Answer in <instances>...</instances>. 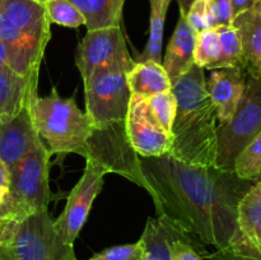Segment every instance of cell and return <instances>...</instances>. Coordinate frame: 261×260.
<instances>
[{
	"instance_id": "obj_1",
	"label": "cell",
	"mask_w": 261,
	"mask_h": 260,
	"mask_svg": "<svg viewBox=\"0 0 261 260\" xmlns=\"http://www.w3.org/2000/svg\"><path fill=\"white\" fill-rule=\"evenodd\" d=\"M158 214L168 217L204 246L227 247L237 228L239 205L255 181L216 166L184 163L172 155L140 157Z\"/></svg>"
},
{
	"instance_id": "obj_2",
	"label": "cell",
	"mask_w": 261,
	"mask_h": 260,
	"mask_svg": "<svg viewBox=\"0 0 261 260\" xmlns=\"http://www.w3.org/2000/svg\"><path fill=\"white\" fill-rule=\"evenodd\" d=\"M177 110L168 154L184 163L211 167L217 155V114L206 92L204 69L194 64L172 84Z\"/></svg>"
},
{
	"instance_id": "obj_3",
	"label": "cell",
	"mask_w": 261,
	"mask_h": 260,
	"mask_svg": "<svg viewBox=\"0 0 261 260\" xmlns=\"http://www.w3.org/2000/svg\"><path fill=\"white\" fill-rule=\"evenodd\" d=\"M36 129L45 139L51 154H86L92 132L91 119L76 106L74 97L63 98L56 88L46 97H36L32 105Z\"/></svg>"
},
{
	"instance_id": "obj_4",
	"label": "cell",
	"mask_w": 261,
	"mask_h": 260,
	"mask_svg": "<svg viewBox=\"0 0 261 260\" xmlns=\"http://www.w3.org/2000/svg\"><path fill=\"white\" fill-rule=\"evenodd\" d=\"M50 157V150L40 139L25 157L9 168V194L2 212L20 221L30 214L48 209Z\"/></svg>"
},
{
	"instance_id": "obj_5",
	"label": "cell",
	"mask_w": 261,
	"mask_h": 260,
	"mask_svg": "<svg viewBox=\"0 0 261 260\" xmlns=\"http://www.w3.org/2000/svg\"><path fill=\"white\" fill-rule=\"evenodd\" d=\"M261 133V76L247 74L246 86L236 111L228 121L217 125L214 166L233 171L234 161Z\"/></svg>"
},
{
	"instance_id": "obj_6",
	"label": "cell",
	"mask_w": 261,
	"mask_h": 260,
	"mask_svg": "<svg viewBox=\"0 0 261 260\" xmlns=\"http://www.w3.org/2000/svg\"><path fill=\"white\" fill-rule=\"evenodd\" d=\"M134 64L135 61L98 66L83 81L86 114L93 126L125 121L132 98L126 73Z\"/></svg>"
},
{
	"instance_id": "obj_7",
	"label": "cell",
	"mask_w": 261,
	"mask_h": 260,
	"mask_svg": "<svg viewBox=\"0 0 261 260\" xmlns=\"http://www.w3.org/2000/svg\"><path fill=\"white\" fill-rule=\"evenodd\" d=\"M84 158L99 166L106 173H117L152 193L143 176L140 155L127 138L125 121L92 127Z\"/></svg>"
},
{
	"instance_id": "obj_8",
	"label": "cell",
	"mask_w": 261,
	"mask_h": 260,
	"mask_svg": "<svg viewBox=\"0 0 261 260\" xmlns=\"http://www.w3.org/2000/svg\"><path fill=\"white\" fill-rule=\"evenodd\" d=\"M17 260H76L73 245L66 244L54 227L48 209L20 219L13 233Z\"/></svg>"
},
{
	"instance_id": "obj_9",
	"label": "cell",
	"mask_w": 261,
	"mask_h": 260,
	"mask_svg": "<svg viewBox=\"0 0 261 260\" xmlns=\"http://www.w3.org/2000/svg\"><path fill=\"white\" fill-rule=\"evenodd\" d=\"M105 175L106 172L99 166L87 161L83 175L69 193L63 213L54 221L56 232L66 244L74 245L83 228L92 204L101 191Z\"/></svg>"
},
{
	"instance_id": "obj_10",
	"label": "cell",
	"mask_w": 261,
	"mask_h": 260,
	"mask_svg": "<svg viewBox=\"0 0 261 260\" xmlns=\"http://www.w3.org/2000/svg\"><path fill=\"white\" fill-rule=\"evenodd\" d=\"M133 61L126 48L121 25L87 31L76 48L75 64L83 81L98 66Z\"/></svg>"
},
{
	"instance_id": "obj_11",
	"label": "cell",
	"mask_w": 261,
	"mask_h": 260,
	"mask_svg": "<svg viewBox=\"0 0 261 260\" xmlns=\"http://www.w3.org/2000/svg\"><path fill=\"white\" fill-rule=\"evenodd\" d=\"M125 129L130 144L140 157H160L170 152L171 135L154 119L145 97L132 94Z\"/></svg>"
},
{
	"instance_id": "obj_12",
	"label": "cell",
	"mask_w": 261,
	"mask_h": 260,
	"mask_svg": "<svg viewBox=\"0 0 261 260\" xmlns=\"http://www.w3.org/2000/svg\"><path fill=\"white\" fill-rule=\"evenodd\" d=\"M226 249V247H224ZM227 249L261 260V183L255 181L239 205L237 228Z\"/></svg>"
},
{
	"instance_id": "obj_13",
	"label": "cell",
	"mask_w": 261,
	"mask_h": 260,
	"mask_svg": "<svg viewBox=\"0 0 261 260\" xmlns=\"http://www.w3.org/2000/svg\"><path fill=\"white\" fill-rule=\"evenodd\" d=\"M33 101L35 98L14 117L0 122V160L9 168L25 157L41 139L33 119Z\"/></svg>"
},
{
	"instance_id": "obj_14",
	"label": "cell",
	"mask_w": 261,
	"mask_h": 260,
	"mask_svg": "<svg viewBox=\"0 0 261 260\" xmlns=\"http://www.w3.org/2000/svg\"><path fill=\"white\" fill-rule=\"evenodd\" d=\"M0 40L8 55V65L20 75H40L46 45L33 40L0 13Z\"/></svg>"
},
{
	"instance_id": "obj_15",
	"label": "cell",
	"mask_w": 261,
	"mask_h": 260,
	"mask_svg": "<svg viewBox=\"0 0 261 260\" xmlns=\"http://www.w3.org/2000/svg\"><path fill=\"white\" fill-rule=\"evenodd\" d=\"M247 73L240 68L213 69L205 79L206 92L219 122L228 121L236 111L246 86Z\"/></svg>"
},
{
	"instance_id": "obj_16",
	"label": "cell",
	"mask_w": 261,
	"mask_h": 260,
	"mask_svg": "<svg viewBox=\"0 0 261 260\" xmlns=\"http://www.w3.org/2000/svg\"><path fill=\"white\" fill-rule=\"evenodd\" d=\"M0 13L33 40L47 46L51 22L41 0H0Z\"/></svg>"
},
{
	"instance_id": "obj_17",
	"label": "cell",
	"mask_w": 261,
	"mask_h": 260,
	"mask_svg": "<svg viewBox=\"0 0 261 260\" xmlns=\"http://www.w3.org/2000/svg\"><path fill=\"white\" fill-rule=\"evenodd\" d=\"M38 75H20L9 65H0V122L14 117L38 96Z\"/></svg>"
},
{
	"instance_id": "obj_18",
	"label": "cell",
	"mask_w": 261,
	"mask_h": 260,
	"mask_svg": "<svg viewBox=\"0 0 261 260\" xmlns=\"http://www.w3.org/2000/svg\"><path fill=\"white\" fill-rule=\"evenodd\" d=\"M232 25L241 42L245 70L250 75L261 76V0L234 15Z\"/></svg>"
},
{
	"instance_id": "obj_19",
	"label": "cell",
	"mask_w": 261,
	"mask_h": 260,
	"mask_svg": "<svg viewBox=\"0 0 261 260\" xmlns=\"http://www.w3.org/2000/svg\"><path fill=\"white\" fill-rule=\"evenodd\" d=\"M195 36V31L190 27L186 18L180 14L162 61V65L170 78L171 84L175 83L194 65Z\"/></svg>"
},
{
	"instance_id": "obj_20",
	"label": "cell",
	"mask_w": 261,
	"mask_h": 260,
	"mask_svg": "<svg viewBox=\"0 0 261 260\" xmlns=\"http://www.w3.org/2000/svg\"><path fill=\"white\" fill-rule=\"evenodd\" d=\"M126 78L132 94L145 98L172 89L162 63L154 60L135 61L134 66L126 73Z\"/></svg>"
},
{
	"instance_id": "obj_21",
	"label": "cell",
	"mask_w": 261,
	"mask_h": 260,
	"mask_svg": "<svg viewBox=\"0 0 261 260\" xmlns=\"http://www.w3.org/2000/svg\"><path fill=\"white\" fill-rule=\"evenodd\" d=\"M86 19L89 30L121 25L125 0H69Z\"/></svg>"
},
{
	"instance_id": "obj_22",
	"label": "cell",
	"mask_w": 261,
	"mask_h": 260,
	"mask_svg": "<svg viewBox=\"0 0 261 260\" xmlns=\"http://www.w3.org/2000/svg\"><path fill=\"white\" fill-rule=\"evenodd\" d=\"M150 19H149V38L144 51L138 56V61L154 60L162 63V42L165 32L166 15L171 0H149Z\"/></svg>"
},
{
	"instance_id": "obj_23",
	"label": "cell",
	"mask_w": 261,
	"mask_h": 260,
	"mask_svg": "<svg viewBox=\"0 0 261 260\" xmlns=\"http://www.w3.org/2000/svg\"><path fill=\"white\" fill-rule=\"evenodd\" d=\"M217 28L219 37L221 53L213 69L221 68H240L245 69L242 59V48L239 35L233 25H219Z\"/></svg>"
},
{
	"instance_id": "obj_24",
	"label": "cell",
	"mask_w": 261,
	"mask_h": 260,
	"mask_svg": "<svg viewBox=\"0 0 261 260\" xmlns=\"http://www.w3.org/2000/svg\"><path fill=\"white\" fill-rule=\"evenodd\" d=\"M221 53L217 28H208L195 36L194 45V64L203 69L213 70Z\"/></svg>"
},
{
	"instance_id": "obj_25",
	"label": "cell",
	"mask_w": 261,
	"mask_h": 260,
	"mask_svg": "<svg viewBox=\"0 0 261 260\" xmlns=\"http://www.w3.org/2000/svg\"><path fill=\"white\" fill-rule=\"evenodd\" d=\"M233 171L244 180L255 181L261 175V133L240 153Z\"/></svg>"
},
{
	"instance_id": "obj_26",
	"label": "cell",
	"mask_w": 261,
	"mask_h": 260,
	"mask_svg": "<svg viewBox=\"0 0 261 260\" xmlns=\"http://www.w3.org/2000/svg\"><path fill=\"white\" fill-rule=\"evenodd\" d=\"M46 10L51 24L63 25L68 28H78L86 24V19L69 0H46Z\"/></svg>"
},
{
	"instance_id": "obj_27",
	"label": "cell",
	"mask_w": 261,
	"mask_h": 260,
	"mask_svg": "<svg viewBox=\"0 0 261 260\" xmlns=\"http://www.w3.org/2000/svg\"><path fill=\"white\" fill-rule=\"evenodd\" d=\"M148 103L158 124L171 135L176 110H177V101L172 89L148 97Z\"/></svg>"
},
{
	"instance_id": "obj_28",
	"label": "cell",
	"mask_w": 261,
	"mask_h": 260,
	"mask_svg": "<svg viewBox=\"0 0 261 260\" xmlns=\"http://www.w3.org/2000/svg\"><path fill=\"white\" fill-rule=\"evenodd\" d=\"M145 247L142 240L134 244L117 245L97 252L88 260H144Z\"/></svg>"
},
{
	"instance_id": "obj_29",
	"label": "cell",
	"mask_w": 261,
	"mask_h": 260,
	"mask_svg": "<svg viewBox=\"0 0 261 260\" xmlns=\"http://www.w3.org/2000/svg\"><path fill=\"white\" fill-rule=\"evenodd\" d=\"M211 28L229 25L233 20L231 0H208Z\"/></svg>"
},
{
	"instance_id": "obj_30",
	"label": "cell",
	"mask_w": 261,
	"mask_h": 260,
	"mask_svg": "<svg viewBox=\"0 0 261 260\" xmlns=\"http://www.w3.org/2000/svg\"><path fill=\"white\" fill-rule=\"evenodd\" d=\"M190 24V27L196 33L201 32L204 30L211 28L209 23V7L208 0H196L190 7L186 15H184Z\"/></svg>"
},
{
	"instance_id": "obj_31",
	"label": "cell",
	"mask_w": 261,
	"mask_h": 260,
	"mask_svg": "<svg viewBox=\"0 0 261 260\" xmlns=\"http://www.w3.org/2000/svg\"><path fill=\"white\" fill-rule=\"evenodd\" d=\"M18 222L0 227V260H17L13 250V233Z\"/></svg>"
},
{
	"instance_id": "obj_32",
	"label": "cell",
	"mask_w": 261,
	"mask_h": 260,
	"mask_svg": "<svg viewBox=\"0 0 261 260\" xmlns=\"http://www.w3.org/2000/svg\"><path fill=\"white\" fill-rule=\"evenodd\" d=\"M195 247L182 240H176L171 246V260H201Z\"/></svg>"
},
{
	"instance_id": "obj_33",
	"label": "cell",
	"mask_w": 261,
	"mask_h": 260,
	"mask_svg": "<svg viewBox=\"0 0 261 260\" xmlns=\"http://www.w3.org/2000/svg\"><path fill=\"white\" fill-rule=\"evenodd\" d=\"M206 257L211 260H259L246 256V255L237 254V252L232 251V250L227 249V247L222 250H216L214 252H209V255Z\"/></svg>"
},
{
	"instance_id": "obj_34",
	"label": "cell",
	"mask_w": 261,
	"mask_h": 260,
	"mask_svg": "<svg viewBox=\"0 0 261 260\" xmlns=\"http://www.w3.org/2000/svg\"><path fill=\"white\" fill-rule=\"evenodd\" d=\"M231 2H232V12H233V17H234V15L240 14V13H242L244 10L251 8L252 5H255L257 2H260V0H231Z\"/></svg>"
},
{
	"instance_id": "obj_35",
	"label": "cell",
	"mask_w": 261,
	"mask_h": 260,
	"mask_svg": "<svg viewBox=\"0 0 261 260\" xmlns=\"http://www.w3.org/2000/svg\"><path fill=\"white\" fill-rule=\"evenodd\" d=\"M10 171L9 167L0 160V188H9Z\"/></svg>"
},
{
	"instance_id": "obj_36",
	"label": "cell",
	"mask_w": 261,
	"mask_h": 260,
	"mask_svg": "<svg viewBox=\"0 0 261 260\" xmlns=\"http://www.w3.org/2000/svg\"><path fill=\"white\" fill-rule=\"evenodd\" d=\"M178 4V8H180V14L186 15V13L189 12L191 5L196 2V0H176Z\"/></svg>"
},
{
	"instance_id": "obj_37",
	"label": "cell",
	"mask_w": 261,
	"mask_h": 260,
	"mask_svg": "<svg viewBox=\"0 0 261 260\" xmlns=\"http://www.w3.org/2000/svg\"><path fill=\"white\" fill-rule=\"evenodd\" d=\"M8 194H9V189L0 188V211L5 206L8 199Z\"/></svg>"
},
{
	"instance_id": "obj_38",
	"label": "cell",
	"mask_w": 261,
	"mask_h": 260,
	"mask_svg": "<svg viewBox=\"0 0 261 260\" xmlns=\"http://www.w3.org/2000/svg\"><path fill=\"white\" fill-rule=\"evenodd\" d=\"M0 65H8V55L4 43L0 40Z\"/></svg>"
},
{
	"instance_id": "obj_39",
	"label": "cell",
	"mask_w": 261,
	"mask_h": 260,
	"mask_svg": "<svg viewBox=\"0 0 261 260\" xmlns=\"http://www.w3.org/2000/svg\"><path fill=\"white\" fill-rule=\"evenodd\" d=\"M255 181H260V183H261V175H260V176H259V177H257V178H256V180H255Z\"/></svg>"
},
{
	"instance_id": "obj_40",
	"label": "cell",
	"mask_w": 261,
	"mask_h": 260,
	"mask_svg": "<svg viewBox=\"0 0 261 260\" xmlns=\"http://www.w3.org/2000/svg\"><path fill=\"white\" fill-rule=\"evenodd\" d=\"M41 2H43V3H45V2H46V0H41Z\"/></svg>"
}]
</instances>
